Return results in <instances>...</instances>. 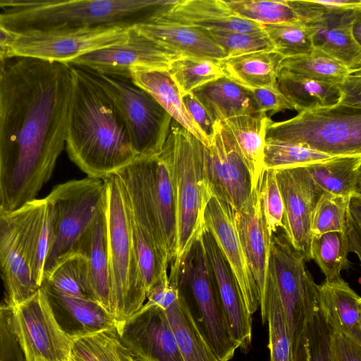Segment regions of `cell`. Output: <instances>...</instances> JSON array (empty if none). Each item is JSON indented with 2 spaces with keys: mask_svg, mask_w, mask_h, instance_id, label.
<instances>
[{
  "mask_svg": "<svg viewBox=\"0 0 361 361\" xmlns=\"http://www.w3.org/2000/svg\"><path fill=\"white\" fill-rule=\"evenodd\" d=\"M71 66L30 58L7 63L0 83V205L35 199L66 145Z\"/></svg>",
  "mask_w": 361,
  "mask_h": 361,
  "instance_id": "1",
  "label": "cell"
},
{
  "mask_svg": "<svg viewBox=\"0 0 361 361\" xmlns=\"http://www.w3.org/2000/svg\"><path fill=\"white\" fill-rule=\"evenodd\" d=\"M71 66L66 149L88 177L102 179L137 157L126 124L94 73Z\"/></svg>",
  "mask_w": 361,
  "mask_h": 361,
  "instance_id": "2",
  "label": "cell"
},
{
  "mask_svg": "<svg viewBox=\"0 0 361 361\" xmlns=\"http://www.w3.org/2000/svg\"><path fill=\"white\" fill-rule=\"evenodd\" d=\"M46 200L35 199L8 210L0 205V276L11 308L40 289L36 271L49 240Z\"/></svg>",
  "mask_w": 361,
  "mask_h": 361,
  "instance_id": "3",
  "label": "cell"
},
{
  "mask_svg": "<svg viewBox=\"0 0 361 361\" xmlns=\"http://www.w3.org/2000/svg\"><path fill=\"white\" fill-rule=\"evenodd\" d=\"M172 0H15L0 13L14 32L136 23Z\"/></svg>",
  "mask_w": 361,
  "mask_h": 361,
  "instance_id": "4",
  "label": "cell"
},
{
  "mask_svg": "<svg viewBox=\"0 0 361 361\" xmlns=\"http://www.w3.org/2000/svg\"><path fill=\"white\" fill-rule=\"evenodd\" d=\"M102 180L111 312L118 324L143 306L146 291L123 186L116 173L104 177Z\"/></svg>",
  "mask_w": 361,
  "mask_h": 361,
  "instance_id": "5",
  "label": "cell"
},
{
  "mask_svg": "<svg viewBox=\"0 0 361 361\" xmlns=\"http://www.w3.org/2000/svg\"><path fill=\"white\" fill-rule=\"evenodd\" d=\"M204 146L173 120L162 149L171 168L176 211V253L169 265L179 268L204 228V214L212 196L204 177Z\"/></svg>",
  "mask_w": 361,
  "mask_h": 361,
  "instance_id": "6",
  "label": "cell"
},
{
  "mask_svg": "<svg viewBox=\"0 0 361 361\" xmlns=\"http://www.w3.org/2000/svg\"><path fill=\"white\" fill-rule=\"evenodd\" d=\"M266 140L290 142L334 156L361 154V109L341 104L302 111L269 123Z\"/></svg>",
  "mask_w": 361,
  "mask_h": 361,
  "instance_id": "7",
  "label": "cell"
},
{
  "mask_svg": "<svg viewBox=\"0 0 361 361\" xmlns=\"http://www.w3.org/2000/svg\"><path fill=\"white\" fill-rule=\"evenodd\" d=\"M45 198L52 212L54 239L44 278L61 260L75 253L104 206V182L88 176L68 180L55 185Z\"/></svg>",
  "mask_w": 361,
  "mask_h": 361,
  "instance_id": "8",
  "label": "cell"
},
{
  "mask_svg": "<svg viewBox=\"0 0 361 361\" xmlns=\"http://www.w3.org/2000/svg\"><path fill=\"white\" fill-rule=\"evenodd\" d=\"M179 285L195 305L191 312L202 335L220 361H229L240 347L228 325L200 237L179 266Z\"/></svg>",
  "mask_w": 361,
  "mask_h": 361,
  "instance_id": "9",
  "label": "cell"
},
{
  "mask_svg": "<svg viewBox=\"0 0 361 361\" xmlns=\"http://www.w3.org/2000/svg\"><path fill=\"white\" fill-rule=\"evenodd\" d=\"M115 173L125 191L131 231L147 292L159 281L168 279L170 263L149 202L145 157H137Z\"/></svg>",
  "mask_w": 361,
  "mask_h": 361,
  "instance_id": "10",
  "label": "cell"
},
{
  "mask_svg": "<svg viewBox=\"0 0 361 361\" xmlns=\"http://www.w3.org/2000/svg\"><path fill=\"white\" fill-rule=\"evenodd\" d=\"M133 24L80 26L16 32V37L9 58H30L68 64L72 60L84 54L123 42L129 37Z\"/></svg>",
  "mask_w": 361,
  "mask_h": 361,
  "instance_id": "11",
  "label": "cell"
},
{
  "mask_svg": "<svg viewBox=\"0 0 361 361\" xmlns=\"http://www.w3.org/2000/svg\"><path fill=\"white\" fill-rule=\"evenodd\" d=\"M92 73L118 109L137 157L159 154L167 139L171 116L148 92L131 81Z\"/></svg>",
  "mask_w": 361,
  "mask_h": 361,
  "instance_id": "12",
  "label": "cell"
},
{
  "mask_svg": "<svg viewBox=\"0 0 361 361\" xmlns=\"http://www.w3.org/2000/svg\"><path fill=\"white\" fill-rule=\"evenodd\" d=\"M304 257L295 250L284 233L270 238L267 273L277 290L291 343V351L303 329L308 309L317 296V284Z\"/></svg>",
  "mask_w": 361,
  "mask_h": 361,
  "instance_id": "13",
  "label": "cell"
},
{
  "mask_svg": "<svg viewBox=\"0 0 361 361\" xmlns=\"http://www.w3.org/2000/svg\"><path fill=\"white\" fill-rule=\"evenodd\" d=\"M300 21L307 28L314 48L339 61L350 70L361 69V44L352 27L361 16V7L335 8L314 0H288Z\"/></svg>",
  "mask_w": 361,
  "mask_h": 361,
  "instance_id": "14",
  "label": "cell"
},
{
  "mask_svg": "<svg viewBox=\"0 0 361 361\" xmlns=\"http://www.w3.org/2000/svg\"><path fill=\"white\" fill-rule=\"evenodd\" d=\"M204 177L212 196L236 212L252 190L249 169L228 131L221 122L213 123L211 142L204 154Z\"/></svg>",
  "mask_w": 361,
  "mask_h": 361,
  "instance_id": "15",
  "label": "cell"
},
{
  "mask_svg": "<svg viewBox=\"0 0 361 361\" xmlns=\"http://www.w3.org/2000/svg\"><path fill=\"white\" fill-rule=\"evenodd\" d=\"M12 309L26 361H71L73 340L59 326L41 288Z\"/></svg>",
  "mask_w": 361,
  "mask_h": 361,
  "instance_id": "16",
  "label": "cell"
},
{
  "mask_svg": "<svg viewBox=\"0 0 361 361\" xmlns=\"http://www.w3.org/2000/svg\"><path fill=\"white\" fill-rule=\"evenodd\" d=\"M179 57L133 27L123 42L84 54L68 64L99 74L130 79L135 71H168L173 61Z\"/></svg>",
  "mask_w": 361,
  "mask_h": 361,
  "instance_id": "17",
  "label": "cell"
},
{
  "mask_svg": "<svg viewBox=\"0 0 361 361\" xmlns=\"http://www.w3.org/2000/svg\"><path fill=\"white\" fill-rule=\"evenodd\" d=\"M122 344L139 361H183L165 309L147 302L118 324Z\"/></svg>",
  "mask_w": 361,
  "mask_h": 361,
  "instance_id": "18",
  "label": "cell"
},
{
  "mask_svg": "<svg viewBox=\"0 0 361 361\" xmlns=\"http://www.w3.org/2000/svg\"><path fill=\"white\" fill-rule=\"evenodd\" d=\"M274 170L284 206V233L293 247L310 261L312 219L323 193L305 167Z\"/></svg>",
  "mask_w": 361,
  "mask_h": 361,
  "instance_id": "19",
  "label": "cell"
},
{
  "mask_svg": "<svg viewBox=\"0 0 361 361\" xmlns=\"http://www.w3.org/2000/svg\"><path fill=\"white\" fill-rule=\"evenodd\" d=\"M204 224L232 271L248 312L253 314L259 307V295L238 236L234 211L211 196L204 210Z\"/></svg>",
  "mask_w": 361,
  "mask_h": 361,
  "instance_id": "20",
  "label": "cell"
},
{
  "mask_svg": "<svg viewBox=\"0 0 361 361\" xmlns=\"http://www.w3.org/2000/svg\"><path fill=\"white\" fill-rule=\"evenodd\" d=\"M234 218L241 245L257 286L261 318L264 324L267 314L265 290L271 237L262 207L259 179L252 185L250 195L241 209L234 212Z\"/></svg>",
  "mask_w": 361,
  "mask_h": 361,
  "instance_id": "21",
  "label": "cell"
},
{
  "mask_svg": "<svg viewBox=\"0 0 361 361\" xmlns=\"http://www.w3.org/2000/svg\"><path fill=\"white\" fill-rule=\"evenodd\" d=\"M149 16L206 30L264 32L260 23L240 17L224 0H172Z\"/></svg>",
  "mask_w": 361,
  "mask_h": 361,
  "instance_id": "22",
  "label": "cell"
},
{
  "mask_svg": "<svg viewBox=\"0 0 361 361\" xmlns=\"http://www.w3.org/2000/svg\"><path fill=\"white\" fill-rule=\"evenodd\" d=\"M200 238L232 334L239 348L247 350L252 341V315L246 308L232 271L205 227Z\"/></svg>",
  "mask_w": 361,
  "mask_h": 361,
  "instance_id": "23",
  "label": "cell"
},
{
  "mask_svg": "<svg viewBox=\"0 0 361 361\" xmlns=\"http://www.w3.org/2000/svg\"><path fill=\"white\" fill-rule=\"evenodd\" d=\"M138 33L179 56L219 62L226 58L224 50L209 32L200 27L152 18L133 25Z\"/></svg>",
  "mask_w": 361,
  "mask_h": 361,
  "instance_id": "24",
  "label": "cell"
},
{
  "mask_svg": "<svg viewBox=\"0 0 361 361\" xmlns=\"http://www.w3.org/2000/svg\"><path fill=\"white\" fill-rule=\"evenodd\" d=\"M41 289L59 326L73 341L116 329V319L98 302L66 295L44 285Z\"/></svg>",
  "mask_w": 361,
  "mask_h": 361,
  "instance_id": "25",
  "label": "cell"
},
{
  "mask_svg": "<svg viewBox=\"0 0 361 361\" xmlns=\"http://www.w3.org/2000/svg\"><path fill=\"white\" fill-rule=\"evenodd\" d=\"M145 178L150 204L170 264L176 253V211L173 174L165 152L145 157Z\"/></svg>",
  "mask_w": 361,
  "mask_h": 361,
  "instance_id": "26",
  "label": "cell"
},
{
  "mask_svg": "<svg viewBox=\"0 0 361 361\" xmlns=\"http://www.w3.org/2000/svg\"><path fill=\"white\" fill-rule=\"evenodd\" d=\"M321 306L334 331L361 344V298L341 276L317 285Z\"/></svg>",
  "mask_w": 361,
  "mask_h": 361,
  "instance_id": "27",
  "label": "cell"
},
{
  "mask_svg": "<svg viewBox=\"0 0 361 361\" xmlns=\"http://www.w3.org/2000/svg\"><path fill=\"white\" fill-rule=\"evenodd\" d=\"M75 252L82 254L86 258L89 286L93 299L111 314L104 206L79 242Z\"/></svg>",
  "mask_w": 361,
  "mask_h": 361,
  "instance_id": "28",
  "label": "cell"
},
{
  "mask_svg": "<svg viewBox=\"0 0 361 361\" xmlns=\"http://www.w3.org/2000/svg\"><path fill=\"white\" fill-rule=\"evenodd\" d=\"M192 93L205 109L212 123L259 113L250 92L226 75L195 89Z\"/></svg>",
  "mask_w": 361,
  "mask_h": 361,
  "instance_id": "29",
  "label": "cell"
},
{
  "mask_svg": "<svg viewBox=\"0 0 361 361\" xmlns=\"http://www.w3.org/2000/svg\"><path fill=\"white\" fill-rule=\"evenodd\" d=\"M130 81L148 92L172 119L208 147L210 139L202 131L188 112L179 90L166 71L133 72Z\"/></svg>",
  "mask_w": 361,
  "mask_h": 361,
  "instance_id": "30",
  "label": "cell"
},
{
  "mask_svg": "<svg viewBox=\"0 0 361 361\" xmlns=\"http://www.w3.org/2000/svg\"><path fill=\"white\" fill-rule=\"evenodd\" d=\"M304 167L322 193L361 196V154L337 156Z\"/></svg>",
  "mask_w": 361,
  "mask_h": 361,
  "instance_id": "31",
  "label": "cell"
},
{
  "mask_svg": "<svg viewBox=\"0 0 361 361\" xmlns=\"http://www.w3.org/2000/svg\"><path fill=\"white\" fill-rule=\"evenodd\" d=\"M272 120L266 113L243 115L222 121L232 136L255 185L264 169L267 128Z\"/></svg>",
  "mask_w": 361,
  "mask_h": 361,
  "instance_id": "32",
  "label": "cell"
},
{
  "mask_svg": "<svg viewBox=\"0 0 361 361\" xmlns=\"http://www.w3.org/2000/svg\"><path fill=\"white\" fill-rule=\"evenodd\" d=\"M165 311L183 361H220L202 335L180 286Z\"/></svg>",
  "mask_w": 361,
  "mask_h": 361,
  "instance_id": "33",
  "label": "cell"
},
{
  "mask_svg": "<svg viewBox=\"0 0 361 361\" xmlns=\"http://www.w3.org/2000/svg\"><path fill=\"white\" fill-rule=\"evenodd\" d=\"M283 59L274 51H262L225 58L219 63L224 75L242 87L277 88Z\"/></svg>",
  "mask_w": 361,
  "mask_h": 361,
  "instance_id": "34",
  "label": "cell"
},
{
  "mask_svg": "<svg viewBox=\"0 0 361 361\" xmlns=\"http://www.w3.org/2000/svg\"><path fill=\"white\" fill-rule=\"evenodd\" d=\"M276 86L298 112L335 105L340 99L336 84L310 79L280 69Z\"/></svg>",
  "mask_w": 361,
  "mask_h": 361,
  "instance_id": "35",
  "label": "cell"
},
{
  "mask_svg": "<svg viewBox=\"0 0 361 361\" xmlns=\"http://www.w3.org/2000/svg\"><path fill=\"white\" fill-rule=\"evenodd\" d=\"M333 330L317 294L309 307L301 334L292 350L293 361H331Z\"/></svg>",
  "mask_w": 361,
  "mask_h": 361,
  "instance_id": "36",
  "label": "cell"
},
{
  "mask_svg": "<svg viewBox=\"0 0 361 361\" xmlns=\"http://www.w3.org/2000/svg\"><path fill=\"white\" fill-rule=\"evenodd\" d=\"M280 69L334 84L341 82L352 71L339 61L316 48L305 55L283 59Z\"/></svg>",
  "mask_w": 361,
  "mask_h": 361,
  "instance_id": "37",
  "label": "cell"
},
{
  "mask_svg": "<svg viewBox=\"0 0 361 361\" xmlns=\"http://www.w3.org/2000/svg\"><path fill=\"white\" fill-rule=\"evenodd\" d=\"M42 285L66 295L94 300L89 286L86 258L79 252L61 260L44 276Z\"/></svg>",
  "mask_w": 361,
  "mask_h": 361,
  "instance_id": "38",
  "label": "cell"
},
{
  "mask_svg": "<svg viewBox=\"0 0 361 361\" xmlns=\"http://www.w3.org/2000/svg\"><path fill=\"white\" fill-rule=\"evenodd\" d=\"M265 305L270 361H293L291 343L283 307L273 279L267 272Z\"/></svg>",
  "mask_w": 361,
  "mask_h": 361,
  "instance_id": "39",
  "label": "cell"
},
{
  "mask_svg": "<svg viewBox=\"0 0 361 361\" xmlns=\"http://www.w3.org/2000/svg\"><path fill=\"white\" fill-rule=\"evenodd\" d=\"M116 329L73 341L71 361H130Z\"/></svg>",
  "mask_w": 361,
  "mask_h": 361,
  "instance_id": "40",
  "label": "cell"
},
{
  "mask_svg": "<svg viewBox=\"0 0 361 361\" xmlns=\"http://www.w3.org/2000/svg\"><path fill=\"white\" fill-rule=\"evenodd\" d=\"M310 252L314 259L325 276L331 280L341 276V272L350 266L348 242L343 232H329L313 236Z\"/></svg>",
  "mask_w": 361,
  "mask_h": 361,
  "instance_id": "41",
  "label": "cell"
},
{
  "mask_svg": "<svg viewBox=\"0 0 361 361\" xmlns=\"http://www.w3.org/2000/svg\"><path fill=\"white\" fill-rule=\"evenodd\" d=\"M168 72L181 97L224 75L219 62L185 56L173 61Z\"/></svg>",
  "mask_w": 361,
  "mask_h": 361,
  "instance_id": "42",
  "label": "cell"
},
{
  "mask_svg": "<svg viewBox=\"0 0 361 361\" xmlns=\"http://www.w3.org/2000/svg\"><path fill=\"white\" fill-rule=\"evenodd\" d=\"M334 157L304 145L266 140L264 169H283L304 167Z\"/></svg>",
  "mask_w": 361,
  "mask_h": 361,
  "instance_id": "43",
  "label": "cell"
},
{
  "mask_svg": "<svg viewBox=\"0 0 361 361\" xmlns=\"http://www.w3.org/2000/svg\"><path fill=\"white\" fill-rule=\"evenodd\" d=\"M261 25L274 51L283 59L305 55L314 49L311 35L300 21Z\"/></svg>",
  "mask_w": 361,
  "mask_h": 361,
  "instance_id": "44",
  "label": "cell"
},
{
  "mask_svg": "<svg viewBox=\"0 0 361 361\" xmlns=\"http://www.w3.org/2000/svg\"><path fill=\"white\" fill-rule=\"evenodd\" d=\"M225 1L240 17L260 24L300 21L288 0H231Z\"/></svg>",
  "mask_w": 361,
  "mask_h": 361,
  "instance_id": "45",
  "label": "cell"
},
{
  "mask_svg": "<svg viewBox=\"0 0 361 361\" xmlns=\"http://www.w3.org/2000/svg\"><path fill=\"white\" fill-rule=\"evenodd\" d=\"M350 197L323 193L315 206L311 224V235L344 231L346 212Z\"/></svg>",
  "mask_w": 361,
  "mask_h": 361,
  "instance_id": "46",
  "label": "cell"
},
{
  "mask_svg": "<svg viewBox=\"0 0 361 361\" xmlns=\"http://www.w3.org/2000/svg\"><path fill=\"white\" fill-rule=\"evenodd\" d=\"M224 50L226 58L262 51H274V47L265 35L228 30H207Z\"/></svg>",
  "mask_w": 361,
  "mask_h": 361,
  "instance_id": "47",
  "label": "cell"
},
{
  "mask_svg": "<svg viewBox=\"0 0 361 361\" xmlns=\"http://www.w3.org/2000/svg\"><path fill=\"white\" fill-rule=\"evenodd\" d=\"M262 207L268 233L271 237L283 229L284 206L274 169H264L259 178Z\"/></svg>",
  "mask_w": 361,
  "mask_h": 361,
  "instance_id": "48",
  "label": "cell"
},
{
  "mask_svg": "<svg viewBox=\"0 0 361 361\" xmlns=\"http://www.w3.org/2000/svg\"><path fill=\"white\" fill-rule=\"evenodd\" d=\"M0 361H26L15 327L13 309L0 303Z\"/></svg>",
  "mask_w": 361,
  "mask_h": 361,
  "instance_id": "49",
  "label": "cell"
},
{
  "mask_svg": "<svg viewBox=\"0 0 361 361\" xmlns=\"http://www.w3.org/2000/svg\"><path fill=\"white\" fill-rule=\"evenodd\" d=\"M343 233L345 235L350 252L361 259V196L350 198Z\"/></svg>",
  "mask_w": 361,
  "mask_h": 361,
  "instance_id": "50",
  "label": "cell"
},
{
  "mask_svg": "<svg viewBox=\"0 0 361 361\" xmlns=\"http://www.w3.org/2000/svg\"><path fill=\"white\" fill-rule=\"evenodd\" d=\"M245 88L252 94L261 113L271 111L274 114L286 109H294L278 88Z\"/></svg>",
  "mask_w": 361,
  "mask_h": 361,
  "instance_id": "51",
  "label": "cell"
},
{
  "mask_svg": "<svg viewBox=\"0 0 361 361\" xmlns=\"http://www.w3.org/2000/svg\"><path fill=\"white\" fill-rule=\"evenodd\" d=\"M330 354L331 361H361V344L333 330Z\"/></svg>",
  "mask_w": 361,
  "mask_h": 361,
  "instance_id": "52",
  "label": "cell"
},
{
  "mask_svg": "<svg viewBox=\"0 0 361 361\" xmlns=\"http://www.w3.org/2000/svg\"><path fill=\"white\" fill-rule=\"evenodd\" d=\"M336 85L340 92L338 104L361 109V69L351 71Z\"/></svg>",
  "mask_w": 361,
  "mask_h": 361,
  "instance_id": "53",
  "label": "cell"
},
{
  "mask_svg": "<svg viewBox=\"0 0 361 361\" xmlns=\"http://www.w3.org/2000/svg\"><path fill=\"white\" fill-rule=\"evenodd\" d=\"M182 99L188 112L193 121L211 140L213 123L205 109L192 92L184 95Z\"/></svg>",
  "mask_w": 361,
  "mask_h": 361,
  "instance_id": "54",
  "label": "cell"
},
{
  "mask_svg": "<svg viewBox=\"0 0 361 361\" xmlns=\"http://www.w3.org/2000/svg\"><path fill=\"white\" fill-rule=\"evenodd\" d=\"M16 33L8 30L2 23L0 18V56L6 59H9V54Z\"/></svg>",
  "mask_w": 361,
  "mask_h": 361,
  "instance_id": "55",
  "label": "cell"
},
{
  "mask_svg": "<svg viewBox=\"0 0 361 361\" xmlns=\"http://www.w3.org/2000/svg\"><path fill=\"white\" fill-rule=\"evenodd\" d=\"M316 3L335 8L361 7L360 0H314Z\"/></svg>",
  "mask_w": 361,
  "mask_h": 361,
  "instance_id": "56",
  "label": "cell"
},
{
  "mask_svg": "<svg viewBox=\"0 0 361 361\" xmlns=\"http://www.w3.org/2000/svg\"><path fill=\"white\" fill-rule=\"evenodd\" d=\"M352 32L356 42L360 44L361 39V16L358 17L354 22L352 27Z\"/></svg>",
  "mask_w": 361,
  "mask_h": 361,
  "instance_id": "57",
  "label": "cell"
},
{
  "mask_svg": "<svg viewBox=\"0 0 361 361\" xmlns=\"http://www.w3.org/2000/svg\"><path fill=\"white\" fill-rule=\"evenodd\" d=\"M6 60L4 57L0 56V83L7 65Z\"/></svg>",
  "mask_w": 361,
  "mask_h": 361,
  "instance_id": "58",
  "label": "cell"
},
{
  "mask_svg": "<svg viewBox=\"0 0 361 361\" xmlns=\"http://www.w3.org/2000/svg\"><path fill=\"white\" fill-rule=\"evenodd\" d=\"M130 361H139V360L134 359V358L131 356Z\"/></svg>",
  "mask_w": 361,
  "mask_h": 361,
  "instance_id": "59",
  "label": "cell"
},
{
  "mask_svg": "<svg viewBox=\"0 0 361 361\" xmlns=\"http://www.w3.org/2000/svg\"><path fill=\"white\" fill-rule=\"evenodd\" d=\"M0 278H1V276H0Z\"/></svg>",
  "mask_w": 361,
  "mask_h": 361,
  "instance_id": "60",
  "label": "cell"
}]
</instances>
